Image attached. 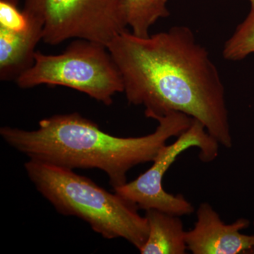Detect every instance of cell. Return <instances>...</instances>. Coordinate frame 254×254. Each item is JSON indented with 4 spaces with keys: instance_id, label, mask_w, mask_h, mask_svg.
I'll return each instance as SVG.
<instances>
[{
    "instance_id": "1",
    "label": "cell",
    "mask_w": 254,
    "mask_h": 254,
    "mask_svg": "<svg viewBox=\"0 0 254 254\" xmlns=\"http://www.w3.org/2000/svg\"><path fill=\"white\" fill-rule=\"evenodd\" d=\"M129 104L158 121L177 112L204 125L220 145H232L225 90L208 50L187 26L139 37L126 30L108 45Z\"/></svg>"
},
{
    "instance_id": "2",
    "label": "cell",
    "mask_w": 254,
    "mask_h": 254,
    "mask_svg": "<svg viewBox=\"0 0 254 254\" xmlns=\"http://www.w3.org/2000/svg\"><path fill=\"white\" fill-rule=\"evenodd\" d=\"M193 121L185 114L174 112L158 120L153 133L123 138L103 131L97 124L73 113L43 119L32 131L2 127L0 135L31 160L71 170H102L115 190L127 183L131 169L153 162L166 142L188 129Z\"/></svg>"
},
{
    "instance_id": "3",
    "label": "cell",
    "mask_w": 254,
    "mask_h": 254,
    "mask_svg": "<svg viewBox=\"0 0 254 254\" xmlns=\"http://www.w3.org/2000/svg\"><path fill=\"white\" fill-rule=\"evenodd\" d=\"M24 168L36 190L58 213L81 219L107 240L125 239L138 251L146 242L148 220L118 193L71 169L31 159Z\"/></svg>"
},
{
    "instance_id": "4",
    "label": "cell",
    "mask_w": 254,
    "mask_h": 254,
    "mask_svg": "<svg viewBox=\"0 0 254 254\" xmlns=\"http://www.w3.org/2000/svg\"><path fill=\"white\" fill-rule=\"evenodd\" d=\"M21 88L41 85L67 87L85 93L105 105L124 93L121 72L108 47L76 39L59 55L36 51L33 64L16 79Z\"/></svg>"
},
{
    "instance_id": "5",
    "label": "cell",
    "mask_w": 254,
    "mask_h": 254,
    "mask_svg": "<svg viewBox=\"0 0 254 254\" xmlns=\"http://www.w3.org/2000/svg\"><path fill=\"white\" fill-rule=\"evenodd\" d=\"M23 9L43 25V41L55 46L69 39L108 47L126 31L121 0H26Z\"/></svg>"
},
{
    "instance_id": "6",
    "label": "cell",
    "mask_w": 254,
    "mask_h": 254,
    "mask_svg": "<svg viewBox=\"0 0 254 254\" xmlns=\"http://www.w3.org/2000/svg\"><path fill=\"white\" fill-rule=\"evenodd\" d=\"M218 143L204 125L193 120L190 128L177 136L170 145H165L153 161V165L136 180L115 189V193L138 209H156L177 216L193 213V205L182 194L173 195L164 190L163 180L177 157L192 147L199 149V158L204 163L218 157Z\"/></svg>"
},
{
    "instance_id": "7",
    "label": "cell",
    "mask_w": 254,
    "mask_h": 254,
    "mask_svg": "<svg viewBox=\"0 0 254 254\" xmlns=\"http://www.w3.org/2000/svg\"><path fill=\"white\" fill-rule=\"evenodd\" d=\"M196 216L193 228L186 232L187 250L192 254H239L254 248V235L240 232L250 227L247 219L227 225L208 203L199 205Z\"/></svg>"
},
{
    "instance_id": "8",
    "label": "cell",
    "mask_w": 254,
    "mask_h": 254,
    "mask_svg": "<svg viewBox=\"0 0 254 254\" xmlns=\"http://www.w3.org/2000/svg\"><path fill=\"white\" fill-rule=\"evenodd\" d=\"M148 220V239L142 254H185L187 253L186 232L180 216L156 209L145 210Z\"/></svg>"
},
{
    "instance_id": "9",
    "label": "cell",
    "mask_w": 254,
    "mask_h": 254,
    "mask_svg": "<svg viewBox=\"0 0 254 254\" xmlns=\"http://www.w3.org/2000/svg\"><path fill=\"white\" fill-rule=\"evenodd\" d=\"M128 27L139 37L150 36V29L156 21L170 15L168 0H121Z\"/></svg>"
},
{
    "instance_id": "10",
    "label": "cell",
    "mask_w": 254,
    "mask_h": 254,
    "mask_svg": "<svg viewBox=\"0 0 254 254\" xmlns=\"http://www.w3.org/2000/svg\"><path fill=\"white\" fill-rule=\"evenodd\" d=\"M254 53V9L245 21L239 25L235 33L227 40L222 55L229 61H240Z\"/></svg>"
},
{
    "instance_id": "11",
    "label": "cell",
    "mask_w": 254,
    "mask_h": 254,
    "mask_svg": "<svg viewBox=\"0 0 254 254\" xmlns=\"http://www.w3.org/2000/svg\"><path fill=\"white\" fill-rule=\"evenodd\" d=\"M251 3V6H252V9H254V0H249Z\"/></svg>"
},
{
    "instance_id": "12",
    "label": "cell",
    "mask_w": 254,
    "mask_h": 254,
    "mask_svg": "<svg viewBox=\"0 0 254 254\" xmlns=\"http://www.w3.org/2000/svg\"></svg>"
}]
</instances>
